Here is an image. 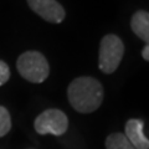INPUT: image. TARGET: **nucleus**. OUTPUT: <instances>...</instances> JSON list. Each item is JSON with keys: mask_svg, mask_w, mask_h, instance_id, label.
I'll return each instance as SVG.
<instances>
[{"mask_svg": "<svg viewBox=\"0 0 149 149\" xmlns=\"http://www.w3.org/2000/svg\"><path fill=\"white\" fill-rule=\"evenodd\" d=\"M103 86L95 77L81 76L70 83L67 97L74 109L80 113H92L103 102Z\"/></svg>", "mask_w": 149, "mask_h": 149, "instance_id": "f257e3e1", "label": "nucleus"}, {"mask_svg": "<svg viewBox=\"0 0 149 149\" xmlns=\"http://www.w3.org/2000/svg\"><path fill=\"white\" fill-rule=\"evenodd\" d=\"M16 68L20 76L32 83H41L49 77L50 66L45 56L39 51H26L19 56Z\"/></svg>", "mask_w": 149, "mask_h": 149, "instance_id": "f03ea898", "label": "nucleus"}, {"mask_svg": "<svg viewBox=\"0 0 149 149\" xmlns=\"http://www.w3.org/2000/svg\"><path fill=\"white\" fill-rule=\"evenodd\" d=\"M124 55V44L113 34L104 35L100 44L98 67L103 73L111 74L118 68Z\"/></svg>", "mask_w": 149, "mask_h": 149, "instance_id": "7ed1b4c3", "label": "nucleus"}, {"mask_svg": "<svg viewBox=\"0 0 149 149\" xmlns=\"http://www.w3.org/2000/svg\"><path fill=\"white\" fill-rule=\"evenodd\" d=\"M34 128L41 136H45V134L62 136L68 128V118L62 111L49 108L36 117Z\"/></svg>", "mask_w": 149, "mask_h": 149, "instance_id": "20e7f679", "label": "nucleus"}, {"mask_svg": "<svg viewBox=\"0 0 149 149\" xmlns=\"http://www.w3.org/2000/svg\"><path fill=\"white\" fill-rule=\"evenodd\" d=\"M27 4L32 11L52 24H60L66 17L63 6L56 0H27Z\"/></svg>", "mask_w": 149, "mask_h": 149, "instance_id": "39448f33", "label": "nucleus"}, {"mask_svg": "<svg viewBox=\"0 0 149 149\" xmlns=\"http://www.w3.org/2000/svg\"><path fill=\"white\" fill-rule=\"evenodd\" d=\"M144 123L142 119L132 118L125 123V133L129 143L136 149H149V141L143 133Z\"/></svg>", "mask_w": 149, "mask_h": 149, "instance_id": "423d86ee", "label": "nucleus"}, {"mask_svg": "<svg viewBox=\"0 0 149 149\" xmlns=\"http://www.w3.org/2000/svg\"><path fill=\"white\" fill-rule=\"evenodd\" d=\"M130 27L132 31L139 39L143 40L146 44L149 41V14L148 11L139 10L134 13V15L130 19Z\"/></svg>", "mask_w": 149, "mask_h": 149, "instance_id": "0eeeda50", "label": "nucleus"}, {"mask_svg": "<svg viewBox=\"0 0 149 149\" xmlns=\"http://www.w3.org/2000/svg\"><path fill=\"white\" fill-rule=\"evenodd\" d=\"M106 149H136L123 133H112L106 139Z\"/></svg>", "mask_w": 149, "mask_h": 149, "instance_id": "6e6552de", "label": "nucleus"}, {"mask_svg": "<svg viewBox=\"0 0 149 149\" xmlns=\"http://www.w3.org/2000/svg\"><path fill=\"white\" fill-rule=\"evenodd\" d=\"M11 129V117L5 107L0 106V138L8 134Z\"/></svg>", "mask_w": 149, "mask_h": 149, "instance_id": "1a4fd4ad", "label": "nucleus"}, {"mask_svg": "<svg viewBox=\"0 0 149 149\" xmlns=\"http://www.w3.org/2000/svg\"><path fill=\"white\" fill-rule=\"evenodd\" d=\"M10 78V68H9L8 63L0 60V86L5 85Z\"/></svg>", "mask_w": 149, "mask_h": 149, "instance_id": "9d476101", "label": "nucleus"}, {"mask_svg": "<svg viewBox=\"0 0 149 149\" xmlns=\"http://www.w3.org/2000/svg\"><path fill=\"white\" fill-rule=\"evenodd\" d=\"M142 56H143V58L146 60V61H149V45L148 44L144 46V49L142 51Z\"/></svg>", "mask_w": 149, "mask_h": 149, "instance_id": "9b49d317", "label": "nucleus"}]
</instances>
